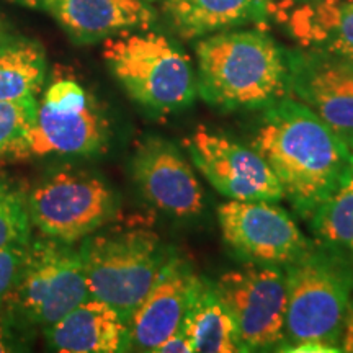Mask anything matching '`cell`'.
I'll return each instance as SVG.
<instances>
[{"label":"cell","instance_id":"obj_17","mask_svg":"<svg viewBox=\"0 0 353 353\" xmlns=\"http://www.w3.org/2000/svg\"><path fill=\"white\" fill-rule=\"evenodd\" d=\"M162 13L183 39H200L260 19L265 0H161Z\"/></svg>","mask_w":353,"mask_h":353},{"label":"cell","instance_id":"obj_4","mask_svg":"<svg viewBox=\"0 0 353 353\" xmlns=\"http://www.w3.org/2000/svg\"><path fill=\"white\" fill-rule=\"evenodd\" d=\"M103 59L130 99L149 113L179 112L196 99V74L188 56L151 28L105 39Z\"/></svg>","mask_w":353,"mask_h":353},{"label":"cell","instance_id":"obj_27","mask_svg":"<svg viewBox=\"0 0 353 353\" xmlns=\"http://www.w3.org/2000/svg\"><path fill=\"white\" fill-rule=\"evenodd\" d=\"M341 352L353 353V299H350V303H348L345 317H343Z\"/></svg>","mask_w":353,"mask_h":353},{"label":"cell","instance_id":"obj_2","mask_svg":"<svg viewBox=\"0 0 353 353\" xmlns=\"http://www.w3.org/2000/svg\"><path fill=\"white\" fill-rule=\"evenodd\" d=\"M198 94L221 110L268 107L288 92L286 52L267 33L226 30L195 44Z\"/></svg>","mask_w":353,"mask_h":353},{"label":"cell","instance_id":"obj_5","mask_svg":"<svg viewBox=\"0 0 353 353\" xmlns=\"http://www.w3.org/2000/svg\"><path fill=\"white\" fill-rule=\"evenodd\" d=\"M88 294L130 324L170 252L148 228L94 232L79 245Z\"/></svg>","mask_w":353,"mask_h":353},{"label":"cell","instance_id":"obj_8","mask_svg":"<svg viewBox=\"0 0 353 353\" xmlns=\"http://www.w3.org/2000/svg\"><path fill=\"white\" fill-rule=\"evenodd\" d=\"M110 123L94 95L72 77H59L38 101L23 157H90L103 152Z\"/></svg>","mask_w":353,"mask_h":353},{"label":"cell","instance_id":"obj_15","mask_svg":"<svg viewBox=\"0 0 353 353\" xmlns=\"http://www.w3.org/2000/svg\"><path fill=\"white\" fill-rule=\"evenodd\" d=\"M200 275L180 255L170 252L151 290L130 319V347L156 352L182 325Z\"/></svg>","mask_w":353,"mask_h":353},{"label":"cell","instance_id":"obj_20","mask_svg":"<svg viewBox=\"0 0 353 353\" xmlns=\"http://www.w3.org/2000/svg\"><path fill=\"white\" fill-rule=\"evenodd\" d=\"M46 69L43 44L19 34L0 51V100L37 99Z\"/></svg>","mask_w":353,"mask_h":353},{"label":"cell","instance_id":"obj_21","mask_svg":"<svg viewBox=\"0 0 353 353\" xmlns=\"http://www.w3.org/2000/svg\"><path fill=\"white\" fill-rule=\"evenodd\" d=\"M309 219L322 244L345 265L353 290V179L350 170Z\"/></svg>","mask_w":353,"mask_h":353},{"label":"cell","instance_id":"obj_6","mask_svg":"<svg viewBox=\"0 0 353 353\" xmlns=\"http://www.w3.org/2000/svg\"><path fill=\"white\" fill-rule=\"evenodd\" d=\"M90 296L76 244L37 237L28 242L20 275L6 306L30 325L54 324Z\"/></svg>","mask_w":353,"mask_h":353},{"label":"cell","instance_id":"obj_25","mask_svg":"<svg viewBox=\"0 0 353 353\" xmlns=\"http://www.w3.org/2000/svg\"><path fill=\"white\" fill-rule=\"evenodd\" d=\"M192 339L182 324L175 332H172L161 345L157 347L156 353H193Z\"/></svg>","mask_w":353,"mask_h":353},{"label":"cell","instance_id":"obj_28","mask_svg":"<svg viewBox=\"0 0 353 353\" xmlns=\"http://www.w3.org/2000/svg\"><path fill=\"white\" fill-rule=\"evenodd\" d=\"M17 37H19V34H17L15 30L12 28V25L0 15V51H2L7 44H10Z\"/></svg>","mask_w":353,"mask_h":353},{"label":"cell","instance_id":"obj_16","mask_svg":"<svg viewBox=\"0 0 353 353\" xmlns=\"http://www.w3.org/2000/svg\"><path fill=\"white\" fill-rule=\"evenodd\" d=\"M48 347L63 353H117L130 350V325L118 311L88 296L54 324L44 327Z\"/></svg>","mask_w":353,"mask_h":353},{"label":"cell","instance_id":"obj_19","mask_svg":"<svg viewBox=\"0 0 353 353\" xmlns=\"http://www.w3.org/2000/svg\"><path fill=\"white\" fill-rule=\"evenodd\" d=\"M290 25L304 48L353 61V0H311L294 10Z\"/></svg>","mask_w":353,"mask_h":353},{"label":"cell","instance_id":"obj_3","mask_svg":"<svg viewBox=\"0 0 353 353\" xmlns=\"http://www.w3.org/2000/svg\"><path fill=\"white\" fill-rule=\"evenodd\" d=\"M286 316L278 350L341 352V337L352 281L345 265L330 250L309 247L285 267Z\"/></svg>","mask_w":353,"mask_h":353},{"label":"cell","instance_id":"obj_30","mask_svg":"<svg viewBox=\"0 0 353 353\" xmlns=\"http://www.w3.org/2000/svg\"><path fill=\"white\" fill-rule=\"evenodd\" d=\"M144 2H151L152 3V2H157V0H144Z\"/></svg>","mask_w":353,"mask_h":353},{"label":"cell","instance_id":"obj_23","mask_svg":"<svg viewBox=\"0 0 353 353\" xmlns=\"http://www.w3.org/2000/svg\"><path fill=\"white\" fill-rule=\"evenodd\" d=\"M37 110L38 99L0 100V157H23Z\"/></svg>","mask_w":353,"mask_h":353},{"label":"cell","instance_id":"obj_1","mask_svg":"<svg viewBox=\"0 0 353 353\" xmlns=\"http://www.w3.org/2000/svg\"><path fill=\"white\" fill-rule=\"evenodd\" d=\"M252 148L265 159L285 198L311 218L350 169V151L330 128L293 97L265 110Z\"/></svg>","mask_w":353,"mask_h":353},{"label":"cell","instance_id":"obj_14","mask_svg":"<svg viewBox=\"0 0 353 353\" xmlns=\"http://www.w3.org/2000/svg\"><path fill=\"white\" fill-rule=\"evenodd\" d=\"M50 15L77 44H94L117 34L148 30L157 10L144 0H10Z\"/></svg>","mask_w":353,"mask_h":353},{"label":"cell","instance_id":"obj_24","mask_svg":"<svg viewBox=\"0 0 353 353\" xmlns=\"http://www.w3.org/2000/svg\"><path fill=\"white\" fill-rule=\"evenodd\" d=\"M26 245L0 249V306H6L23 265Z\"/></svg>","mask_w":353,"mask_h":353},{"label":"cell","instance_id":"obj_26","mask_svg":"<svg viewBox=\"0 0 353 353\" xmlns=\"http://www.w3.org/2000/svg\"><path fill=\"white\" fill-rule=\"evenodd\" d=\"M25 350L23 342L21 339L13 332L10 325L6 322H0V353L8 352H21Z\"/></svg>","mask_w":353,"mask_h":353},{"label":"cell","instance_id":"obj_7","mask_svg":"<svg viewBox=\"0 0 353 353\" xmlns=\"http://www.w3.org/2000/svg\"><path fill=\"white\" fill-rule=\"evenodd\" d=\"M33 229L44 237L77 244L112 223L118 213L113 188L88 170L63 167L28 192Z\"/></svg>","mask_w":353,"mask_h":353},{"label":"cell","instance_id":"obj_13","mask_svg":"<svg viewBox=\"0 0 353 353\" xmlns=\"http://www.w3.org/2000/svg\"><path fill=\"white\" fill-rule=\"evenodd\" d=\"M131 174L144 200L172 218H195L205 208L195 170L174 143L144 138L131 159Z\"/></svg>","mask_w":353,"mask_h":353},{"label":"cell","instance_id":"obj_9","mask_svg":"<svg viewBox=\"0 0 353 353\" xmlns=\"http://www.w3.org/2000/svg\"><path fill=\"white\" fill-rule=\"evenodd\" d=\"M216 286L231 309L244 352L280 347L286 316L283 267L245 263L223 273Z\"/></svg>","mask_w":353,"mask_h":353},{"label":"cell","instance_id":"obj_12","mask_svg":"<svg viewBox=\"0 0 353 353\" xmlns=\"http://www.w3.org/2000/svg\"><path fill=\"white\" fill-rule=\"evenodd\" d=\"M193 165L221 195L236 201H280L281 185L254 148L198 126L183 141Z\"/></svg>","mask_w":353,"mask_h":353},{"label":"cell","instance_id":"obj_18","mask_svg":"<svg viewBox=\"0 0 353 353\" xmlns=\"http://www.w3.org/2000/svg\"><path fill=\"white\" fill-rule=\"evenodd\" d=\"M182 324L200 353L244 352L239 330L216 281L200 276Z\"/></svg>","mask_w":353,"mask_h":353},{"label":"cell","instance_id":"obj_22","mask_svg":"<svg viewBox=\"0 0 353 353\" xmlns=\"http://www.w3.org/2000/svg\"><path fill=\"white\" fill-rule=\"evenodd\" d=\"M28 192L0 176V249L28 245L32 241Z\"/></svg>","mask_w":353,"mask_h":353},{"label":"cell","instance_id":"obj_29","mask_svg":"<svg viewBox=\"0 0 353 353\" xmlns=\"http://www.w3.org/2000/svg\"><path fill=\"white\" fill-rule=\"evenodd\" d=\"M348 170H350V175H352V179H353V152L350 154V169H348Z\"/></svg>","mask_w":353,"mask_h":353},{"label":"cell","instance_id":"obj_11","mask_svg":"<svg viewBox=\"0 0 353 353\" xmlns=\"http://www.w3.org/2000/svg\"><path fill=\"white\" fill-rule=\"evenodd\" d=\"M288 92L353 152V61L322 50L286 52Z\"/></svg>","mask_w":353,"mask_h":353},{"label":"cell","instance_id":"obj_10","mask_svg":"<svg viewBox=\"0 0 353 353\" xmlns=\"http://www.w3.org/2000/svg\"><path fill=\"white\" fill-rule=\"evenodd\" d=\"M221 234L245 263L286 267L312 244L276 201L229 200L218 208Z\"/></svg>","mask_w":353,"mask_h":353}]
</instances>
